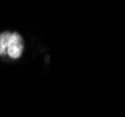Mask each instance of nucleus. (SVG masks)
Listing matches in <instances>:
<instances>
[{
  "label": "nucleus",
  "instance_id": "obj_1",
  "mask_svg": "<svg viewBox=\"0 0 125 117\" xmlns=\"http://www.w3.org/2000/svg\"><path fill=\"white\" fill-rule=\"evenodd\" d=\"M24 52V39L19 33H11L8 47L7 54L11 59H18Z\"/></svg>",
  "mask_w": 125,
  "mask_h": 117
},
{
  "label": "nucleus",
  "instance_id": "obj_2",
  "mask_svg": "<svg viewBox=\"0 0 125 117\" xmlns=\"http://www.w3.org/2000/svg\"><path fill=\"white\" fill-rule=\"evenodd\" d=\"M10 35L11 33L8 31L0 33V55L7 54V47H8Z\"/></svg>",
  "mask_w": 125,
  "mask_h": 117
}]
</instances>
